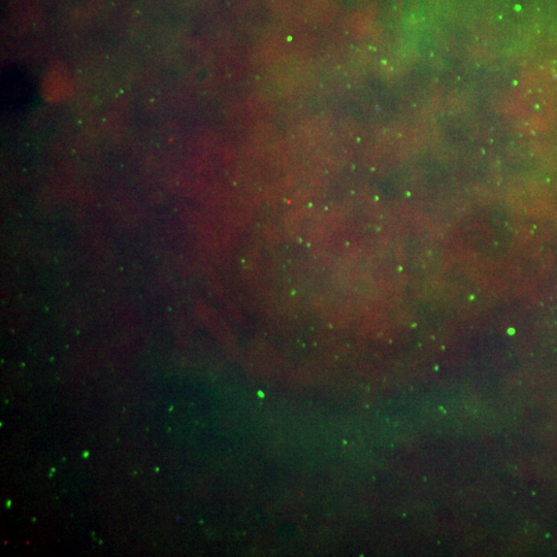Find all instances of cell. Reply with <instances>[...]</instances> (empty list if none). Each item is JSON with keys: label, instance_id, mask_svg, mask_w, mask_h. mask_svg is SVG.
Masks as SVG:
<instances>
[{"label": "cell", "instance_id": "obj_1", "mask_svg": "<svg viewBox=\"0 0 557 557\" xmlns=\"http://www.w3.org/2000/svg\"><path fill=\"white\" fill-rule=\"evenodd\" d=\"M34 96V84L26 71L16 65L6 69L2 79V106L7 114L25 109Z\"/></svg>", "mask_w": 557, "mask_h": 557}]
</instances>
